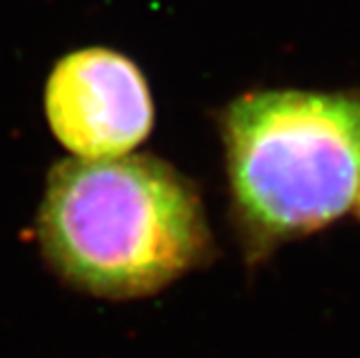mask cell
<instances>
[{
    "label": "cell",
    "instance_id": "cell-1",
    "mask_svg": "<svg viewBox=\"0 0 360 358\" xmlns=\"http://www.w3.org/2000/svg\"><path fill=\"white\" fill-rule=\"evenodd\" d=\"M37 238L65 283L110 300L151 296L214 252L196 186L145 153L58 162L46 181Z\"/></svg>",
    "mask_w": 360,
    "mask_h": 358
},
{
    "label": "cell",
    "instance_id": "cell-2",
    "mask_svg": "<svg viewBox=\"0 0 360 358\" xmlns=\"http://www.w3.org/2000/svg\"><path fill=\"white\" fill-rule=\"evenodd\" d=\"M233 214L246 252L323 229L360 188V95L255 91L222 115Z\"/></svg>",
    "mask_w": 360,
    "mask_h": 358
},
{
    "label": "cell",
    "instance_id": "cell-3",
    "mask_svg": "<svg viewBox=\"0 0 360 358\" xmlns=\"http://www.w3.org/2000/svg\"><path fill=\"white\" fill-rule=\"evenodd\" d=\"M54 136L82 160L127 155L153 127V102L134 60L108 48H82L56 63L46 84Z\"/></svg>",
    "mask_w": 360,
    "mask_h": 358
},
{
    "label": "cell",
    "instance_id": "cell-4",
    "mask_svg": "<svg viewBox=\"0 0 360 358\" xmlns=\"http://www.w3.org/2000/svg\"><path fill=\"white\" fill-rule=\"evenodd\" d=\"M356 203H358V216H360V188H358V197H356Z\"/></svg>",
    "mask_w": 360,
    "mask_h": 358
}]
</instances>
